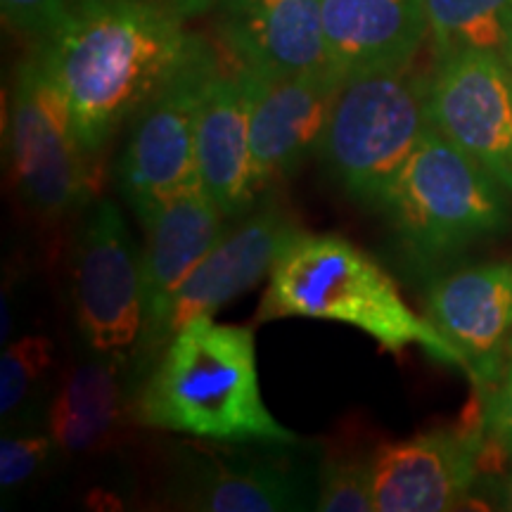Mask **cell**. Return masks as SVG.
Returning <instances> with one entry per match:
<instances>
[{"mask_svg": "<svg viewBox=\"0 0 512 512\" xmlns=\"http://www.w3.org/2000/svg\"><path fill=\"white\" fill-rule=\"evenodd\" d=\"M140 427L216 444H302L268 413L247 325L192 318L166 342L128 403Z\"/></svg>", "mask_w": 512, "mask_h": 512, "instance_id": "7a4b0ae2", "label": "cell"}, {"mask_svg": "<svg viewBox=\"0 0 512 512\" xmlns=\"http://www.w3.org/2000/svg\"><path fill=\"white\" fill-rule=\"evenodd\" d=\"M188 0L76 5L38 48L69 105L76 138L98 157L176 72L195 36Z\"/></svg>", "mask_w": 512, "mask_h": 512, "instance_id": "6da1fadb", "label": "cell"}, {"mask_svg": "<svg viewBox=\"0 0 512 512\" xmlns=\"http://www.w3.org/2000/svg\"><path fill=\"white\" fill-rule=\"evenodd\" d=\"M91 3H102V0H74V8L76 5H91Z\"/></svg>", "mask_w": 512, "mask_h": 512, "instance_id": "83f0119b", "label": "cell"}, {"mask_svg": "<svg viewBox=\"0 0 512 512\" xmlns=\"http://www.w3.org/2000/svg\"><path fill=\"white\" fill-rule=\"evenodd\" d=\"M484 427H441L375 446L377 512L453 510L477 486L486 451Z\"/></svg>", "mask_w": 512, "mask_h": 512, "instance_id": "8fae6325", "label": "cell"}, {"mask_svg": "<svg viewBox=\"0 0 512 512\" xmlns=\"http://www.w3.org/2000/svg\"><path fill=\"white\" fill-rule=\"evenodd\" d=\"M5 131L12 185L31 214L62 219L93 200L95 157L76 138L67 100L38 50L19 67Z\"/></svg>", "mask_w": 512, "mask_h": 512, "instance_id": "8992f818", "label": "cell"}, {"mask_svg": "<svg viewBox=\"0 0 512 512\" xmlns=\"http://www.w3.org/2000/svg\"><path fill=\"white\" fill-rule=\"evenodd\" d=\"M503 57H505V60H508V64L512 67V5H510V10H508V38H505Z\"/></svg>", "mask_w": 512, "mask_h": 512, "instance_id": "4316f807", "label": "cell"}, {"mask_svg": "<svg viewBox=\"0 0 512 512\" xmlns=\"http://www.w3.org/2000/svg\"><path fill=\"white\" fill-rule=\"evenodd\" d=\"M124 361L93 354L69 368L48 406V432L57 448L91 453L105 448L124 425Z\"/></svg>", "mask_w": 512, "mask_h": 512, "instance_id": "d6986e66", "label": "cell"}, {"mask_svg": "<svg viewBox=\"0 0 512 512\" xmlns=\"http://www.w3.org/2000/svg\"><path fill=\"white\" fill-rule=\"evenodd\" d=\"M425 8L439 57L463 50L503 53L510 0H425Z\"/></svg>", "mask_w": 512, "mask_h": 512, "instance_id": "ffe728a7", "label": "cell"}, {"mask_svg": "<svg viewBox=\"0 0 512 512\" xmlns=\"http://www.w3.org/2000/svg\"><path fill=\"white\" fill-rule=\"evenodd\" d=\"M510 5H512V0H510Z\"/></svg>", "mask_w": 512, "mask_h": 512, "instance_id": "f546056e", "label": "cell"}, {"mask_svg": "<svg viewBox=\"0 0 512 512\" xmlns=\"http://www.w3.org/2000/svg\"><path fill=\"white\" fill-rule=\"evenodd\" d=\"M53 434L12 432L0 441V484L3 489H17L34 479L48 465L55 451Z\"/></svg>", "mask_w": 512, "mask_h": 512, "instance_id": "603a6c76", "label": "cell"}, {"mask_svg": "<svg viewBox=\"0 0 512 512\" xmlns=\"http://www.w3.org/2000/svg\"><path fill=\"white\" fill-rule=\"evenodd\" d=\"M219 36L233 62L259 76L330 69L320 0H221Z\"/></svg>", "mask_w": 512, "mask_h": 512, "instance_id": "2e32d148", "label": "cell"}, {"mask_svg": "<svg viewBox=\"0 0 512 512\" xmlns=\"http://www.w3.org/2000/svg\"><path fill=\"white\" fill-rule=\"evenodd\" d=\"M219 69L221 60L214 48L195 36L176 72L133 117L117 164V181L138 219L200 185L195 159L197 112Z\"/></svg>", "mask_w": 512, "mask_h": 512, "instance_id": "52a82bcc", "label": "cell"}, {"mask_svg": "<svg viewBox=\"0 0 512 512\" xmlns=\"http://www.w3.org/2000/svg\"><path fill=\"white\" fill-rule=\"evenodd\" d=\"M339 86L330 69L275 79L252 72L249 152L256 195L287 181L320 150Z\"/></svg>", "mask_w": 512, "mask_h": 512, "instance_id": "5bb4252c", "label": "cell"}, {"mask_svg": "<svg viewBox=\"0 0 512 512\" xmlns=\"http://www.w3.org/2000/svg\"><path fill=\"white\" fill-rule=\"evenodd\" d=\"M299 223L283 207L254 211L209 249L171 302L164 347L192 318L211 316L268 278L283 249L297 238Z\"/></svg>", "mask_w": 512, "mask_h": 512, "instance_id": "9a60e30c", "label": "cell"}, {"mask_svg": "<svg viewBox=\"0 0 512 512\" xmlns=\"http://www.w3.org/2000/svg\"><path fill=\"white\" fill-rule=\"evenodd\" d=\"M216 444V441H214ZM188 448L181 477L174 484V505L200 512H287L306 510L316 496L309 477L285 448L299 444Z\"/></svg>", "mask_w": 512, "mask_h": 512, "instance_id": "30bf717a", "label": "cell"}, {"mask_svg": "<svg viewBox=\"0 0 512 512\" xmlns=\"http://www.w3.org/2000/svg\"><path fill=\"white\" fill-rule=\"evenodd\" d=\"M498 508L512 510V467L503 475L501 484H498Z\"/></svg>", "mask_w": 512, "mask_h": 512, "instance_id": "484cf974", "label": "cell"}, {"mask_svg": "<svg viewBox=\"0 0 512 512\" xmlns=\"http://www.w3.org/2000/svg\"><path fill=\"white\" fill-rule=\"evenodd\" d=\"M332 320L366 332L389 354L418 344L437 361L463 370V356L427 318L403 302L394 278L373 256L337 233H304L268 273L256 320Z\"/></svg>", "mask_w": 512, "mask_h": 512, "instance_id": "3957f363", "label": "cell"}, {"mask_svg": "<svg viewBox=\"0 0 512 512\" xmlns=\"http://www.w3.org/2000/svg\"><path fill=\"white\" fill-rule=\"evenodd\" d=\"M482 427L486 437L512 453V358L496 387L482 399Z\"/></svg>", "mask_w": 512, "mask_h": 512, "instance_id": "d4e9b609", "label": "cell"}, {"mask_svg": "<svg viewBox=\"0 0 512 512\" xmlns=\"http://www.w3.org/2000/svg\"><path fill=\"white\" fill-rule=\"evenodd\" d=\"M223 219L226 216L211 202L202 185L159 204L140 219L145 228V325L133 356L138 373L145 375L162 354L171 302L192 268L221 240Z\"/></svg>", "mask_w": 512, "mask_h": 512, "instance_id": "7c38bea8", "label": "cell"}, {"mask_svg": "<svg viewBox=\"0 0 512 512\" xmlns=\"http://www.w3.org/2000/svg\"><path fill=\"white\" fill-rule=\"evenodd\" d=\"M425 318L463 356V370L484 399L501 380L512 337V261L439 278L427 292Z\"/></svg>", "mask_w": 512, "mask_h": 512, "instance_id": "4fadbf2b", "label": "cell"}, {"mask_svg": "<svg viewBox=\"0 0 512 512\" xmlns=\"http://www.w3.org/2000/svg\"><path fill=\"white\" fill-rule=\"evenodd\" d=\"M320 17L339 81L411 67L430 34L425 0H320Z\"/></svg>", "mask_w": 512, "mask_h": 512, "instance_id": "e0dca14e", "label": "cell"}, {"mask_svg": "<svg viewBox=\"0 0 512 512\" xmlns=\"http://www.w3.org/2000/svg\"><path fill=\"white\" fill-rule=\"evenodd\" d=\"M505 351H508V358H512V337L508 339V349H505Z\"/></svg>", "mask_w": 512, "mask_h": 512, "instance_id": "f1b7e54d", "label": "cell"}, {"mask_svg": "<svg viewBox=\"0 0 512 512\" xmlns=\"http://www.w3.org/2000/svg\"><path fill=\"white\" fill-rule=\"evenodd\" d=\"M53 342L46 335H22L0 356V415L17 420L34 406L53 368Z\"/></svg>", "mask_w": 512, "mask_h": 512, "instance_id": "44dd1931", "label": "cell"}, {"mask_svg": "<svg viewBox=\"0 0 512 512\" xmlns=\"http://www.w3.org/2000/svg\"><path fill=\"white\" fill-rule=\"evenodd\" d=\"M501 183L437 128L396 178L382 211L406 259L437 268L512 228V209Z\"/></svg>", "mask_w": 512, "mask_h": 512, "instance_id": "277c9868", "label": "cell"}, {"mask_svg": "<svg viewBox=\"0 0 512 512\" xmlns=\"http://www.w3.org/2000/svg\"><path fill=\"white\" fill-rule=\"evenodd\" d=\"M252 117V72L226 69L211 79L204 93L195 128V159L202 190L221 214L240 216L256 200L249 152Z\"/></svg>", "mask_w": 512, "mask_h": 512, "instance_id": "ac0fdd59", "label": "cell"}, {"mask_svg": "<svg viewBox=\"0 0 512 512\" xmlns=\"http://www.w3.org/2000/svg\"><path fill=\"white\" fill-rule=\"evenodd\" d=\"M430 119L512 195V67L503 53L439 57L430 76Z\"/></svg>", "mask_w": 512, "mask_h": 512, "instance_id": "9c48e42d", "label": "cell"}, {"mask_svg": "<svg viewBox=\"0 0 512 512\" xmlns=\"http://www.w3.org/2000/svg\"><path fill=\"white\" fill-rule=\"evenodd\" d=\"M373 451L344 446L332 451L320 465L316 510L368 512L375 510Z\"/></svg>", "mask_w": 512, "mask_h": 512, "instance_id": "7402d4cb", "label": "cell"}, {"mask_svg": "<svg viewBox=\"0 0 512 512\" xmlns=\"http://www.w3.org/2000/svg\"><path fill=\"white\" fill-rule=\"evenodd\" d=\"M0 10L12 31L46 41L72 15L74 0H0Z\"/></svg>", "mask_w": 512, "mask_h": 512, "instance_id": "cb8c5ba5", "label": "cell"}, {"mask_svg": "<svg viewBox=\"0 0 512 512\" xmlns=\"http://www.w3.org/2000/svg\"><path fill=\"white\" fill-rule=\"evenodd\" d=\"M76 325L93 354L128 363L145 325L143 249L119 204L98 200L74 249Z\"/></svg>", "mask_w": 512, "mask_h": 512, "instance_id": "ba28073f", "label": "cell"}, {"mask_svg": "<svg viewBox=\"0 0 512 512\" xmlns=\"http://www.w3.org/2000/svg\"><path fill=\"white\" fill-rule=\"evenodd\" d=\"M427 128L430 79L411 67L351 76L337 91L320 157L351 200L382 211Z\"/></svg>", "mask_w": 512, "mask_h": 512, "instance_id": "5b68a950", "label": "cell"}]
</instances>
